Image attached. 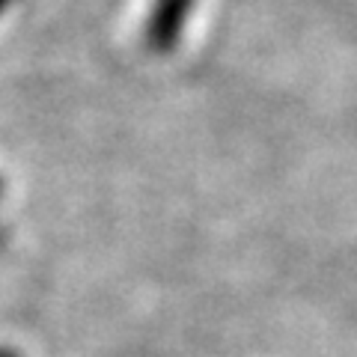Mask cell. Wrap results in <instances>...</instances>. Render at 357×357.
I'll return each instance as SVG.
<instances>
[{"mask_svg": "<svg viewBox=\"0 0 357 357\" xmlns=\"http://www.w3.org/2000/svg\"><path fill=\"white\" fill-rule=\"evenodd\" d=\"M197 9V0H152L146 27H143V42L152 54H170L182 42L188 21Z\"/></svg>", "mask_w": 357, "mask_h": 357, "instance_id": "6da1fadb", "label": "cell"}, {"mask_svg": "<svg viewBox=\"0 0 357 357\" xmlns=\"http://www.w3.org/2000/svg\"><path fill=\"white\" fill-rule=\"evenodd\" d=\"M9 3H13V0H0V15H3L6 9H9Z\"/></svg>", "mask_w": 357, "mask_h": 357, "instance_id": "3957f363", "label": "cell"}, {"mask_svg": "<svg viewBox=\"0 0 357 357\" xmlns=\"http://www.w3.org/2000/svg\"><path fill=\"white\" fill-rule=\"evenodd\" d=\"M0 357H21L15 349H9V345H0Z\"/></svg>", "mask_w": 357, "mask_h": 357, "instance_id": "7a4b0ae2", "label": "cell"}, {"mask_svg": "<svg viewBox=\"0 0 357 357\" xmlns=\"http://www.w3.org/2000/svg\"><path fill=\"white\" fill-rule=\"evenodd\" d=\"M3 188H6V182H3V178H0V197H3Z\"/></svg>", "mask_w": 357, "mask_h": 357, "instance_id": "277c9868", "label": "cell"}]
</instances>
